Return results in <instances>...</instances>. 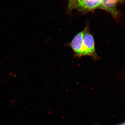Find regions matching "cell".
<instances>
[{
	"mask_svg": "<svg viewBox=\"0 0 125 125\" xmlns=\"http://www.w3.org/2000/svg\"><path fill=\"white\" fill-rule=\"evenodd\" d=\"M85 31L83 37V49L84 56H89L94 60H97L98 56L95 49V42L92 36L87 28Z\"/></svg>",
	"mask_w": 125,
	"mask_h": 125,
	"instance_id": "1",
	"label": "cell"
},
{
	"mask_svg": "<svg viewBox=\"0 0 125 125\" xmlns=\"http://www.w3.org/2000/svg\"><path fill=\"white\" fill-rule=\"evenodd\" d=\"M103 0H73L70 8H75L81 11H89L101 6Z\"/></svg>",
	"mask_w": 125,
	"mask_h": 125,
	"instance_id": "2",
	"label": "cell"
},
{
	"mask_svg": "<svg viewBox=\"0 0 125 125\" xmlns=\"http://www.w3.org/2000/svg\"><path fill=\"white\" fill-rule=\"evenodd\" d=\"M85 29L79 33L74 37L69 46L73 52L75 56L80 57L84 56L83 49V37Z\"/></svg>",
	"mask_w": 125,
	"mask_h": 125,
	"instance_id": "3",
	"label": "cell"
},
{
	"mask_svg": "<svg viewBox=\"0 0 125 125\" xmlns=\"http://www.w3.org/2000/svg\"><path fill=\"white\" fill-rule=\"evenodd\" d=\"M118 0H103L99 8L109 11L114 16L117 14V3Z\"/></svg>",
	"mask_w": 125,
	"mask_h": 125,
	"instance_id": "4",
	"label": "cell"
},
{
	"mask_svg": "<svg viewBox=\"0 0 125 125\" xmlns=\"http://www.w3.org/2000/svg\"><path fill=\"white\" fill-rule=\"evenodd\" d=\"M73 0H69V5L72 2H73Z\"/></svg>",
	"mask_w": 125,
	"mask_h": 125,
	"instance_id": "5",
	"label": "cell"
},
{
	"mask_svg": "<svg viewBox=\"0 0 125 125\" xmlns=\"http://www.w3.org/2000/svg\"><path fill=\"white\" fill-rule=\"evenodd\" d=\"M118 1H125V0H118Z\"/></svg>",
	"mask_w": 125,
	"mask_h": 125,
	"instance_id": "6",
	"label": "cell"
},
{
	"mask_svg": "<svg viewBox=\"0 0 125 125\" xmlns=\"http://www.w3.org/2000/svg\"><path fill=\"white\" fill-rule=\"evenodd\" d=\"M125 125V123H123V124H121V125Z\"/></svg>",
	"mask_w": 125,
	"mask_h": 125,
	"instance_id": "7",
	"label": "cell"
}]
</instances>
